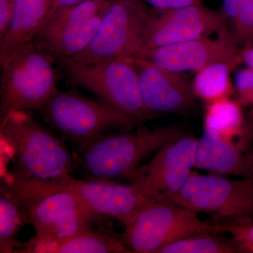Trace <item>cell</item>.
Here are the masks:
<instances>
[{
  "instance_id": "83f0119b",
  "label": "cell",
  "mask_w": 253,
  "mask_h": 253,
  "mask_svg": "<svg viewBox=\"0 0 253 253\" xmlns=\"http://www.w3.org/2000/svg\"><path fill=\"white\" fill-rule=\"evenodd\" d=\"M14 0H0V41L6 35L12 15Z\"/></svg>"
},
{
  "instance_id": "d4e9b609",
  "label": "cell",
  "mask_w": 253,
  "mask_h": 253,
  "mask_svg": "<svg viewBox=\"0 0 253 253\" xmlns=\"http://www.w3.org/2000/svg\"><path fill=\"white\" fill-rule=\"evenodd\" d=\"M219 233H227L240 253H253V222L216 223Z\"/></svg>"
},
{
  "instance_id": "3957f363",
  "label": "cell",
  "mask_w": 253,
  "mask_h": 253,
  "mask_svg": "<svg viewBox=\"0 0 253 253\" xmlns=\"http://www.w3.org/2000/svg\"><path fill=\"white\" fill-rule=\"evenodd\" d=\"M187 134L179 125L107 133L78 153V164L88 179L114 181L126 178L149 155Z\"/></svg>"
},
{
  "instance_id": "277c9868",
  "label": "cell",
  "mask_w": 253,
  "mask_h": 253,
  "mask_svg": "<svg viewBox=\"0 0 253 253\" xmlns=\"http://www.w3.org/2000/svg\"><path fill=\"white\" fill-rule=\"evenodd\" d=\"M51 126L79 153L99 136L110 131H131L140 123L104 101H94L71 89L58 90L37 110Z\"/></svg>"
},
{
  "instance_id": "484cf974",
  "label": "cell",
  "mask_w": 253,
  "mask_h": 253,
  "mask_svg": "<svg viewBox=\"0 0 253 253\" xmlns=\"http://www.w3.org/2000/svg\"><path fill=\"white\" fill-rule=\"evenodd\" d=\"M234 88L236 99L243 106L253 109V69L246 67L236 71Z\"/></svg>"
},
{
  "instance_id": "4dcf8cb0",
  "label": "cell",
  "mask_w": 253,
  "mask_h": 253,
  "mask_svg": "<svg viewBox=\"0 0 253 253\" xmlns=\"http://www.w3.org/2000/svg\"><path fill=\"white\" fill-rule=\"evenodd\" d=\"M246 156H247V161L249 162V164L252 169H253V150L251 152L249 153V154H246Z\"/></svg>"
},
{
  "instance_id": "cb8c5ba5",
  "label": "cell",
  "mask_w": 253,
  "mask_h": 253,
  "mask_svg": "<svg viewBox=\"0 0 253 253\" xmlns=\"http://www.w3.org/2000/svg\"><path fill=\"white\" fill-rule=\"evenodd\" d=\"M222 14L236 36L253 37V0H222Z\"/></svg>"
},
{
  "instance_id": "f546056e",
  "label": "cell",
  "mask_w": 253,
  "mask_h": 253,
  "mask_svg": "<svg viewBox=\"0 0 253 253\" xmlns=\"http://www.w3.org/2000/svg\"><path fill=\"white\" fill-rule=\"evenodd\" d=\"M85 1H87V0H54V3H53L52 7H51V11H50L47 19L51 15L54 14L56 11H57L58 10Z\"/></svg>"
},
{
  "instance_id": "e0dca14e",
  "label": "cell",
  "mask_w": 253,
  "mask_h": 253,
  "mask_svg": "<svg viewBox=\"0 0 253 253\" xmlns=\"http://www.w3.org/2000/svg\"><path fill=\"white\" fill-rule=\"evenodd\" d=\"M24 253H126L130 250L120 237L105 229L91 228L76 235L53 243H41L32 239L26 245Z\"/></svg>"
},
{
  "instance_id": "4fadbf2b",
  "label": "cell",
  "mask_w": 253,
  "mask_h": 253,
  "mask_svg": "<svg viewBox=\"0 0 253 253\" xmlns=\"http://www.w3.org/2000/svg\"><path fill=\"white\" fill-rule=\"evenodd\" d=\"M56 189L72 193L98 218H113L122 224L150 200L134 184L80 179L72 175L51 181Z\"/></svg>"
},
{
  "instance_id": "d6986e66",
  "label": "cell",
  "mask_w": 253,
  "mask_h": 253,
  "mask_svg": "<svg viewBox=\"0 0 253 253\" xmlns=\"http://www.w3.org/2000/svg\"><path fill=\"white\" fill-rule=\"evenodd\" d=\"M106 9L84 22L60 32L47 39L37 42L35 44L54 62L74 57L90 45L99 29Z\"/></svg>"
},
{
  "instance_id": "f1b7e54d",
  "label": "cell",
  "mask_w": 253,
  "mask_h": 253,
  "mask_svg": "<svg viewBox=\"0 0 253 253\" xmlns=\"http://www.w3.org/2000/svg\"><path fill=\"white\" fill-rule=\"evenodd\" d=\"M241 56L246 67L253 69V41L241 48Z\"/></svg>"
},
{
  "instance_id": "ac0fdd59",
  "label": "cell",
  "mask_w": 253,
  "mask_h": 253,
  "mask_svg": "<svg viewBox=\"0 0 253 253\" xmlns=\"http://www.w3.org/2000/svg\"><path fill=\"white\" fill-rule=\"evenodd\" d=\"M242 106L237 99L231 97L206 103L204 129L234 143L240 137V144L244 150L246 141L253 137V124L246 123Z\"/></svg>"
},
{
  "instance_id": "5b68a950",
  "label": "cell",
  "mask_w": 253,
  "mask_h": 253,
  "mask_svg": "<svg viewBox=\"0 0 253 253\" xmlns=\"http://www.w3.org/2000/svg\"><path fill=\"white\" fill-rule=\"evenodd\" d=\"M54 62L33 41L1 61L0 116L11 111L36 112L45 104L59 90Z\"/></svg>"
},
{
  "instance_id": "603a6c76",
  "label": "cell",
  "mask_w": 253,
  "mask_h": 253,
  "mask_svg": "<svg viewBox=\"0 0 253 253\" xmlns=\"http://www.w3.org/2000/svg\"><path fill=\"white\" fill-rule=\"evenodd\" d=\"M220 233L206 232L188 236L166 245L158 253H240L232 240Z\"/></svg>"
},
{
  "instance_id": "9a60e30c",
  "label": "cell",
  "mask_w": 253,
  "mask_h": 253,
  "mask_svg": "<svg viewBox=\"0 0 253 253\" xmlns=\"http://www.w3.org/2000/svg\"><path fill=\"white\" fill-rule=\"evenodd\" d=\"M246 154L234 141L204 129L198 141L196 168L212 174L253 178Z\"/></svg>"
},
{
  "instance_id": "7402d4cb",
  "label": "cell",
  "mask_w": 253,
  "mask_h": 253,
  "mask_svg": "<svg viewBox=\"0 0 253 253\" xmlns=\"http://www.w3.org/2000/svg\"><path fill=\"white\" fill-rule=\"evenodd\" d=\"M27 218L21 206L8 195L0 196V253H21L25 245L17 239Z\"/></svg>"
},
{
  "instance_id": "4316f807",
  "label": "cell",
  "mask_w": 253,
  "mask_h": 253,
  "mask_svg": "<svg viewBox=\"0 0 253 253\" xmlns=\"http://www.w3.org/2000/svg\"><path fill=\"white\" fill-rule=\"evenodd\" d=\"M153 9L158 11L178 9L199 3V0H141Z\"/></svg>"
},
{
  "instance_id": "44dd1931",
  "label": "cell",
  "mask_w": 253,
  "mask_h": 253,
  "mask_svg": "<svg viewBox=\"0 0 253 253\" xmlns=\"http://www.w3.org/2000/svg\"><path fill=\"white\" fill-rule=\"evenodd\" d=\"M109 0H87L58 10L51 15L35 36L37 42L84 22L107 7Z\"/></svg>"
},
{
  "instance_id": "8992f818",
  "label": "cell",
  "mask_w": 253,
  "mask_h": 253,
  "mask_svg": "<svg viewBox=\"0 0 253 253\" xmlns=\"http://www.w3.org/2000/svg\"><path fill=\"white\" fill-rule=\"evenodd\" d=\"M159 11L141 0H109L90 45L77 56L61 61L85 63L136 57Z\"/></svg>"
},
{
  "instance_id": "30bf717a",
  "label": "cell",
  "mask_w": 253,
  "mask_h": 253,
  "mask_svg": "<svg viewBox=\"0 0 253 253\" xmlns=\"http://www.w3.org/2000/svg\"><path fill=\"white\" fill-rule=\"evenodd\" d=\"M198 141L187 134L165 145L149 163L136 168L126 178L150 201H169L196 168Z\"/></svg>"
},
{
  "instance_id": "7a4b0ae2",
  "label": "cell",
  "mask_w": 253,
  "mask_h": 253,
  "mask_svg": "<svg viewBox=\"0 0 253 253\" xmlns=\"http://www.w3.org/2000/svg\"><path fill=\"white\" fill-rule=\"evenodd\" d=\"M1 192L24 211L34 227L33 240L41 243L63 241L91 227L99 219L72 193L55 188L50 181L26 180L4 176Z\"/></svg>"
},
{
  "instance_id": "2e32d148",
  "label": "cell",
  "mask_w": 253,
  "mask_h": 253,
  "mask_svg": "<svg viewBox=\"0 0 253 253\" xmlns=\"http://www.w3.org/2000/svg\"><path fill=\"white\" fill-rule=\"evenodd\" d=\"M53 3L54 0H14L9 28L0 41V62L18 46L33 41Z\"/></svg>"
},
{
  "instance_id": "ba28073f",
  "label": "cell",
  "mask_w": 253,
  "mask_h": 253,
  "mask_svg": "<svg viewBox=\"0 0 253 253\" xmlns=\"http://www.w3.org/2000/svg\"><path fill=\"white\" fill-rule=\"evenodd\" d=\"M121 235L131 253H158L166 245L195 234L217 232V224L168 201H149L124 223Z\"/></svg>"
},
{
  "instance_id": "ffe728a7",
  "label": "cell",
  "mask_w": 253,
  "mask_h": 253,
  "mask_svg": "<svg viewBox=\"0 0 253 253\" xmlns=\"http://www.w3.org/2000/svg\"><path fill=\"white\" fill-rule=\"evenodd\" d=\"M239 63L221 61L209 65L196 73L193 88L199 99L206 103L230 97L234 91L231 73Z\"/></svg>"
},
{
  "instance_id": "5bb4252c",
  "label": "cell",
  "mask_w": 253,
  "mask_h": 253,
  "mask_svg": "<svg viewBox=\"0 0 253 253\" xmlns=\"http://www.w3.org/2000/svg\"><path fill=\"white\" fill-rule=\"evenodd\" d=\"M226 25L222 13L208 9L200 2L178 9L160 11L144 48L138 56L155 48L215 34Z\"/></svg>"
},
{
  "instance_id": "9c48e42d",
  "label": "cell",
  "mask_w": 253,
  "mask_h": 253,
  "mask_svg": "<svg viewBox=\"0 0 253 253\" xmlns=\"http://www.w3.org/2000/svg\"><path fill=\"white\" fill-rule=\"evenodd\" d=\"M168 202L197 214H211L216 223L253 222V178L232 179L193 170Z\"/></svg>"
},
{
  "instance_id": "6da1fadb",
  "label": "cell",
  "mask_w": 253,
  "mask_h": 253,
  "mask_svg": "<svg viewBox=\"0 0 253 253\" xmlns=\"http://www.w3.org/2000/svg\"><path fill=\"white\" fill-rule=\"evenodd\" d=\"M1 141L13 163L10 177L26 180L57 181L71 175L73 155L54 131L28 111L0 116Z\"/></svg>"
},
{
  "instance_id": "7c38bea8",
  "label": "cell",
  "mask_w": 253,
  "mask_h": 253,
  "mask_svg": "<svg viewBox=\"0 0 253 253\" xmlns=\"http://www.w3.org/2000/svg\"><path fill=\"white\" fill-rule=\"evenodd\" d=\"M141 96L146 109L158 116L163 113L184 114L196 107L198 99L192 82L182 73L174 72L139 57H132Z\"/></svg>"
},
{
  "instance_id": "8fae6325",
  "label": "cell",
  "mask_w": 253,
  "mask_h": 253,
  "mask_svg": "<svg viewBox=\"0 0 253 253\" xmlns=\"http://www.w3.org/2000/svg\"><path fill=\"white\" fill-rule=\"evenodd\" d=\"M176 73H197L212 63L227 61L241 64L240 47L228 25L211 36L145 51L136 56Z\"/></svg>"
},
{
  "instance_id": "52a82bcc",
  "label": "cell",
  "mask_w": 253,
  "mask_h": 253,
  "mask_svg": "<svg viewBox=\"0 0 253 253\" xmlns=\"http://www.w3.org/2000/svg\"><path fill=\"white\" fill-rule=\"evenodd\" d=\"M70 83L90 91L101 101L116 108L144 126L157 117L146 109L139 76L132 57L99 62L57 63Z\"/></svg>"
}]
</instances>
